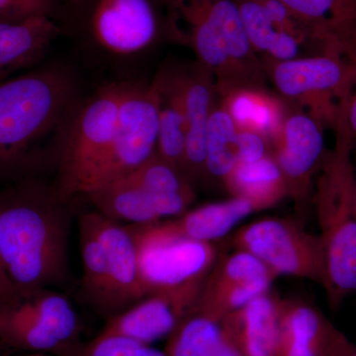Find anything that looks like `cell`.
Segmentation results:
<instances>
[{"label":"cell","instance_id":"1","mask_svg":"<svg viewBox=\"0 0 356 356\" xmlns=\"http://www.w3.org/2000/svg\"><path fill=\"white\" fill-rule=\"evenodd\" d=\"M81 102L76 77L62 64L0 83V187L57 168Z\"/></svg>","mask_w":356,"mask_h":356},{"label":"cell","instance_id":"2","mask_svg":"<svg viewBox=\"0 0 356 356\" xmlns=\"http://www.w3.org/2000/svg\"><path fill=\"white\" fill-rule=\"evenodd\" d=\"M70 200L43 177L0 187V254L22 291L55 289L69 281Z\"/></svg>","mask_w":356,"mask_h":356},{"label":"cell","instance_id":"3","mask_svg":"<svg viewBox=\"0 0 356 356\" xmlns=\"http://www.w3.org/2000/svg\"><path fill=\"white\" fill-rule=\"evenodd\" d=\"M166 41L188 49L216 79L218 93L268 88L264 65L252 50L236 0H161Z\"/></svg>","mask_w":356,"mask_h":356},{"label":"cell","instance_id":"4","mask_svg":"<svg viewBox=\"0 0 356 356\" xmlns=\"http://www.w3.org/2000/svg\"><path fill=\"white\" fill-rule=\"evenodd\" d=\"M343 103L334 134L336 142L325 154L316 177L315 203L324 250V287L332 310L356 292V213L353 144Z\"/></svg>","mask_w":356,"mask_h":356},{"label":"cell","instance_id":"5","mask_svg":"<svg viewBox=\"0 0 356 356\" xmlns=\"http://www.w3.org/2000/svg\"><path fill=\"white\" fill-rule=\"evenodd\" d=\"M267 81L290 106L334 130L356 86V63L341 53L320 54L264 65Z\"/></svg>","mask_w":356,"mask_h":356},{"label":"cell","instance_id":"6","mask_svg":"<svg viewBox=\"0 0 356 356\" xmlns=\"http://www.w3.org/2000/svg\"><path fill=\"white\" fill-rule=\"evenodd\" d=\"M137 247L147 296L159 292L202 289L219 255L213 243L180 235L168 221L127 225Z\"/></svg>","mask_w":356,"mask_h":356},{"label":"cell","instance_id":"7","mask_svg":"<svg viewBox=\"0 0 356 356\" xmlns=\"http://www.w3.org/2000/svg\"><path fill=\"white\" fill-rule=\"evenodd\" d=\"M79 321L74 306L50 288L23 291L0 302V341L28 353L72 356L79 341Z\"/></svg>","mask_w":356,"mask_h":356},{"label":"cell","instance_id":"8","mask_svg":"<svg viewBox=\"0 0 356 356\" xmlns=\"http://www.w3.org/2000/svg\"><path fill=\"white\" fill-rule=\"evenodd\" d=\"M124 83L103 86L77 107L57 165L58 188L67 197L83 196L106 158L116 129Z\"/></svg>","mask_w":356,"mask_h":356},{"label":"cell","instance_id":"9","mask_svg":"<svg viewBox=\"0 0 356 356\" xmlns=\"http://www.w3.org/2000/svg\"><path fill=\"white\" fill-rule=\"evenodd\" d=\"M83 32L91 50L110 60L144 55L165 40L161 0H84Z\"/></svg>","mask_w":356,"mask_h":356},{"label":"cell","instance_id":"10","mask_svg":"<svg viewBox=\"0 0 356 356\" xmlns=\"http://www.w3.org/2000/svg\"><path fill=\"white\" fill-rule=\"evenodd\" d=\"M158 134L159 95L154 79L149 83H124L111 147L84 195L127 177L152 158L156 153Z\"/></svg>","mask_w":356,"mask_h":356},{"label":"cell","instance_id":"11","mask_svg":"<svg viewBox=\"0 0 356 356\" xmlns=\"http://www.w3.org/2000/svg\"><path fill=\"white\" fill-rule=\"evenodd\" d=\"M232 245L254 255L277 276L285 274L324 285L322 243L300 222L282 218L257 220L238 229Z\"/></svg>","mask_w":356,"mask_h":356},{"label":"cell","instance_id":"12","mask_svg":"<svg viewBox=\"0 0 356 356\" xmlns=\"http://www.w3.org/2000/svg\"><path fill=\"white\" fill-rule=\"evenodd\" d=\"M252 50L262 65L331 53L332 44L277 0H236Z\"/></svg>","mask_w":356,"mask_h":356},{"label":"cell","instance_id":"13","mask_svg":"<svg viewBox=\"0 0 356 356\" xmlns=\"http://www.w3.org/2000/svg\"><path fill=\"white\" fill-rule=\"evenodd\" d=\"M325 127L303 110L290 106L271 156L286 182L288 197L305 209L314 191V180L324 161Z\"/></svg>","mask_w":356,"mask_h":356},{"label":"cell","instance_id":"14","mask_svg":"<svg viewBox=\"0 0 356 356\" xmlns=\"http://www.w3.org/2000/svg\"><path fill=\"white\" fill-rule=\"evenodd\" d=\"M276 277L277 275L254 255L236 250L224 259H218L191 313L221 322L252 300L268 292Z\"/></svg>","mask_w":356,"mask_h":356},{"label":"cell","instance_id":"15","mask_svg":"<svg viewBox=\"0 0 356 356\" xmlns=\"http://www.w3.org/2000/svg\"><path fill=\"white\" fill-rule=\"evenodd\" d=\"M201 291L189 288L149 295L109 318L99 336L127 337L149 346L168 339L194 310Z\"/></svg>","mask_w":356,"mask_h":356},{"label":"cell","instance_id":"16","mask_svg":"<svg viewBox=\"0 0 356 356\" xmlns=\"http://www.w3.org/2000/svg\"><path fill=\"white\" fill-rule=\"evenodd\" d=\"M84 197L95 210L110 219L143 225L184 214L195 201L196 192L156 194L121 178L93 189Z\"/></svg>","mask_w":356,"mask_h":356},{"label":"cell","instance_id":"17","mask_svg":"<svg viewBox=\"0 0 356 356\" xmlns=\"http://www.w3.org/2000/svg\"><path fill=\"white\" fill-rule=\"evenodd\" d=\"M181 74L186 114L185 175L195 187L205 181L206 136L219 93L213 72L196 60L181 65Z\"/></svg>","mask_w":356,"mask_h":356},{"label":"cell","instance_id":"18","mask_svg":"<svg viewBox=\"0 0 356 356\" xmlns=\"http://www.w3.org/2000/svg\"><path fill=\"white\" fill-rule=\"evenodd\" d=\"M90 215L104 250L117 308L120 314L147 296L140 277L137 247L127 226L96 210L90 211Z\"/></svg>","mask_w":356,"mask_h":356},{"label":"cell","instance_id":"19","mask_svg":"<svg viewBox=\"0 0 356 356\" xmlns=\"http://www.w3.org/2000/svg\"><path fill=\"white\" fill-rule=\"evenodd\" d=\"M62 31L57 19L50 16L0 23V83L18 70L37 67Z\"/></svg>","mask_w":356,"mask_h":356},{"label":"cell","instance_id":"20","mask_svg":"<svg viewBox=\"0 0 356 356\" xmlns=\"http://www.w3.org/2000/svg\"><path fill=\"white\" fill-rule=\"evenodd\" d=\"M221 322L243 356H277L280 298L269 291Z\"/></svg>","mask_w":356,"mask_h":356},{"label":"cell","instance_id":"21","mask_svg":"<svg viewBox=\"0 0 356 356\" xmlns=\"http://www.w3.org/2000/svg\"><path fill=\"white\" fill-rule=\"evenodd\" d=\"M154 81L159 95L156 154L185 175L186 114L181 67H166L159 70Z\"/></svg>","mask_w":356,"mask_h":356},{"label":"cell","instance_id":"22","mask_svg":"<svg viewBox=\"0 0 356 356\" xmlns=\"http://www.w3.org/2000/svg\"><path fill=\"white\" fill-rule=\"evenodd\" d=\"M219 102L238 131L262 136L270 147L280 136L289 105L268 88H238L219 95Z\"/></svg>","mask_w":356,"mask_h":356},{"label":"cell","instance_id":"23","mask_svg":"<svg viewBox=\"0 0 356 356\" xmlns=\"http://www.w3.org/2000/svg\"><path fill=\"white\" fill-rule=\"evenodd\" d=\"M332 324L315 306L280 299L277 356H325Z\"/></svg>","mask_w":356,"mask_h":356},{"label":"cell","instance_id":"24","mask_svg":"<svg viewBox=\"0 0 356 356\" xmlns=\"http://www.w3.org/2000/svg\"><path fill=\"white\" fill-rule=\"evenodd\" d=\"M79 232L83 261L81 290L84 299L93 310L109 320L118 314V308L104 250L96 233L90 211L79 216Z\"/></svg>","mask_w":356,"mask_h":356},{"label":"cell","instance_id":"25","mask_svg":"<svg viewBox=\"0 0 356 356\" xmlns=\"http://www.w3.org/2000/svg\"><path fill=\"white\" fill-rule=\"evenodd\" d=\"M222 185L232 197L248 200L255 211L269 209L288 197L286 182L271 154L254 163H238Z\"/></svg>","mask_w":356,"mask_h":356},{"label":"cell","instance_id":"26","mask_svg":"<svg viewBox=\"0 0 356 356\" xmlns=\"http://www.w3.org/2000/svg\"><path fill=\"white\" fill-rule=\"evenodd\" d=\"M166 356H243L222 322L191 313L168 339Z\"/></svg>","mask_w":356,"mask_h":356},{"label":"cell","instance_id":"27","mask_svg":"<svg viewBox=\"0 0 356 356\" xmlns=\"http://www.w3.org/2000/svg\"><path fill=\"white\" fill-rule=\"evenodd\" d=\"M254 212L257 211L248 200L232 197L205 204L166 221L180 235L200 242L213 243L226 236Z\"/></svg>","mask_w":356,"mask_h":356},{"label":"cell","instance_id":"28","mask_svg":"<svg viewBox=\"0 0 356 356\" xmlns=\"http://www.w3.org/2000/svg\"><path fill=\"white\" fill-rule=\"evenodd\" d=\"M238 128L218 99L206 136L205 181L224 182L238 163Z\"/></svg>","mask_w":356,"mask_h":356},{"label":"cell","instance_id":"29","mask_svg":"<svg viewBox=\"0 0 356 356\" xmlns=\"http://www.w3.org/2000/svg\"><path fill=\"white\" fill-rule=\"evenodd\" d=\"M310 23L332 46L356 25V0H277Z\"/></svg>","mask_w":356,"mask_h":356},{"label":"cell","instance_id":"30","mask_svg":"<svg viewBox=\"0 0 356 356\" xmlns=\"http://www.w3.org/2000/svg\"><path fill=\"white\" fill-rule=\"evenodd\" d=\"M123 178L140 188L156 194L196 192L195 187L179 168L168 163L156 153Z\"/></svg>","mask_w":356,"mask_h":356},{"label":"cell","instance_id":"31","mask_svg":"<svg viewBox=\"0 0 356 356\" xmlns=\"http://www.w3.org/2000/svg\"><path fill=\"white\" fill-rule=\"evenodd\" d=\"M72 356H166L165 351L127 337L99 336L81 344Z\"/></svg>","mask_w":356,"mask_h":356},{"label":"cell","instance_id":"32","mask_svg":"<svg viewBox=\"0 0 356 356\" xmlns=\"http://www.w3.org/2000/svg\"><path fill=\"white\" fill-rule=\"evenodd\" d=\"M58 0H0V23H16L37 17L56 18Z\"/></svg>","mask_w":356,"mask_h":356},{"label":"cell","instance_id":"33","mask_svg":"<svg viewBox=\"0 0 356 356\" xmlns=\"http://www.w3.org/2000/svg\"><path fill=\"white\" fill-rule=\"evenodd\" d=\"M238 163H254L271 154V147L259 134L238 131Z\"/></svg>","mask_w":356,"mask_h":356},{"label":"cell","instance_id":"34","mask_svg":"<svg viewBox=\"0 0 356 356\" xmlns=\"http://www.w3.org/2000/svg\"><path fill=\"white\" fill-rule=\"evenodd\" d=\"M341 53L353 62L356 63V26L341 42ZM346 124H348V132L351 144H353V154L356 152V91L353 90L348 103H346Z\"/></svg>","mask_w":356,"mask_h":356},{"label":"cell","instance_id":"35","mask_svg":"<svg viewBox=\"0 0 356 356\" xmlns=\"http://www.w3.org/2000/svg\"><path fill=\"white\" fill-rule=\"evenodd\" d=\"M325 356H356V346L332 325Z\"/></svg>","mask_w":356,"mask_h":356},{"label":"cell","instance_id":"36","mask_svg":"<svg viewBox=\"0 0 356 356\" xmlns=\"http://www.w3.org/2000/svg\"><path fill=\"white\" fill-rule=\"evenodd\" d=\"M22 290L16 286L7 273L3 259L0 254V302H9L19 297Z\"/></svg>","mask_w":356,"mask_h":356},{"label":"cell","instance_id":"37","mask_svg":"<svg viewBox=\"0 0 356 356\" xmlns=\"http://www.w3.org/2000/svg\"><path fill=\"white\" fill-rule=\"evenodd\" d=\"M21 356H58L55 355H51V353H29L27 355H21Z\"/></svg>","mask_w":356,"mask_h":356},{"label":"cell","instance_id":"38","mask_svg":"<svg viewBox=\"0 0 356 356\" xmlns=\"http://www.w3.org/2000/svg\"><path fill=\"white\" fill-rule=\"evenodd\" d=\"M65 1L69 2L70 6L76 7L81 6V4L83 3L84 0H65Z\"/></svg>","mask_w":356,"mask_h":356},{"label":"cell","instance_id":"39","mask_svg":"<svg viewBox=\"0 0 356 356\" xmlns=\"http://www.w3.org/2000/svg\"><path fill=\"white\" fill-rule=\"evenodd\" d=\"M353 201H355V209L356 213V182H355V196H353Z\"/></svg>","mask_w":356,"mask_h":356}]
</instances>
